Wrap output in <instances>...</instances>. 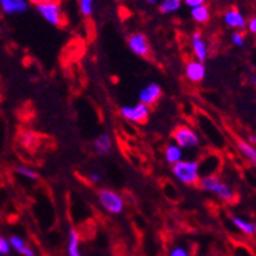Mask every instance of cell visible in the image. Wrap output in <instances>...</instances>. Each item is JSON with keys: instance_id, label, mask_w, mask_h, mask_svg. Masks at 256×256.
<instances>
[{"instance_id": "obj_1", "label": "cell", "mask_w": 256, "mask_h": 256, "mask_svg": "<svg viewBox=\"0 0 256 256\" xmlns=\"http://www.w3.org/2000/svg\"><path fill=\"white\" fill-rule=\"evenodd\" d=\"M172 176L184 186H198L200 180L199 162L195 160H182L172 165Z\"/></svg>"}, {"instance_id": "obj_2", "label": "cell", "mask_w": 256, "mask_h": 256, "mask_svg": "<svg viewBox=\"0 0 256 256\" xmlns=\"http://www.w3.org/2000/svg\"><path fill=\"white\" fill-rule=\"evenodd\" d=\"M198 187L202 188V191L214 194L217 198H220L224 202H230L236 199V192H234V190L229 184H226L224 180H221V178L218 176H216V174L214 176H200Z\"/></svg>"}, {"instance_id": "obj_3", "label": "cell", "mask_w": 256, "mask_h": 256, "mask_svg": "<svg viewBox=\"0 0 256 256\" xmlns=\"http://www.w3.org/2000/svg\"><path fill=\"white\" fill-rule=\"evenodd\" d=\"M98 204L110 214H120L124 210V199L120 194L110 188H100L97 191Z\"/></svg>"}, {"instance_id": "obj_4", "label": "cell", "mask_w": 256, "mask_h": 256, "mask_svg": "<svg viewBox=\"0 0 256 256\" xmlns=\"http://www.w3.org/2000/svg\"><path fill=\"white\" fill-rule=\"evenodd\" d=\"M36 8H37V12L40 14V17L52 26L63 28L67 24V17L64 14L59 0L58 2H51V3L40 4Z\"/></svg>"}, {"instance_id": "obj_5", "label": "cell", "mask_w": 256, "mask_h": 256, "mask_svg": "<svg viewBox=\"0 0 256 256\" xmlns=\"http://www.w3.org/2000/svg\"><path fill=\"white\" fill-rule=\"evenodd\" d=\"M172 140L182 149H195L200 145V138L188 126H178L172 134Z\"/></svg>"}, {"instance_id": "obj_6", "label": "cell", "mask_w": 256, "mask_h": 256, "mask_svg": "<svg viewBox=\"0 0 256 256\" xmlns=\"http://www.w3.org/2000/svg\"><path fill=\"white\" fill-rule=\"evenodd\" d=\"M122 118H124L126 120L131 122V123H136V124H142L146 123L150 114L149 106L144 104H126L122 106L119 110Z\"/></svg>"}, {"instance_id": "obj_7", "label": "cell", "mask_w": 256, "mask_h": 256, "mask_svg": "<svg viewBox=\"0 0 256 256\" xmlns=\"http://www.w3.org/2000/svg\"><path fill=\"white\" fill-rule=\"evenodd\" d=\"M127 44L130 50L140 58H148L150 55V46H149L148 38L142 33H132L127 38Z\"/></svg>"}, {"instance_id": "obj_8", "label": "cell", "mask_w": 256, "mask_h": 256, "mask_svg": "<svg viewBox=\"0 0 256 256\" xmlns=\"http://www.w3.org/2000/svg\"><path fill=\"white\" fill-rule=\"evenodd\" d=\"M161 96L162 89L160 84H157V82H149L138 93V102L150 108L152 104H154L156 102L158 101Z\"/></svg>"}, {"instance_id": "obj_9", "label": "cell", "mask_w": 256, "mask_h": 256, "mask_svg": "<svg viewBox=\"0 0 256 256\" xmlns=\"http://www.w3.org/2000/svg\"><path fill=\"white\" fill-rule=\"evenodd\" d=\"M224 22H225L226 26L236 29L238 32L243 30L247 26L246 18L242 14V12L236 8H230L229 10H226L224 14Z\"/></svg>"}, {"instance_id": "obj_10", "label": "cell", "mask_w": 256, "mask_h": 256, "mask_svg": "<svg viewBox=\"0 0 256 256\" xmlns=\"http://www.w3.org/2000/svg\"><path fill=\"white\" fill-rule=\"evenodd\" d=\"M186 78H188L191 82H200L204 80L206 74V68L202 62L191 60L186 64Z\"/></svg>"}, {"instance_id": "obj_11", "label": "cell", "mask_w": 256, "mask_h": 256, "mask_svg": "<svg viewBox=\"0 0 256 256\" xmlns=\"http://www.w3.org/2000/svg\"><path fill=\"white\" fill-rule=\"evenodd\" d=\"M191 44L192 51H194L196 60L204 63L206 60V58H208V46H206V42L204 40L202 34L200 32H195V33L192 34Z\"/></svg>"}, {"instance_id": "obj_12", "label": "cell", "mask_w": 256, "mask_h": 256, "mask_svg": "<svg viewBox=\"0 0 256 256\" xmlns=\"http://www.w3.org/2000/svg\"><path fill=\"white\" fill-rule=\"evenodd\" d=\"M0 8L6 14H25L29 8L28 0H0Z\"/></svg>"}, {"instance_id": "obj_13", "label": "cell", "mask_w": 256, "mask_h": 256, "mask_svg": "<svg viewBox=\"0 0 256 256\" xmlns=\"http://www.w3.org/2000/svg\"><path fill=\"white\" fill-rule=\"evenodd\" d=\"M93 149L98 156L104 157L108 156L112 150V140L108 134H101L94 138L93 142Z\"/></svg>"}, {"instance_id": "obj_14", "label": "cell", "mask_w": 256, "mask_h": 256, "mask_svg": "<svg viewBox=\"0 0 256 256\" xmlns=\"http://www.w3.org/2000/svg\"><path fill=\"white\" fill-rule=\"evenodd\" d=\"M68 256H82L80 251V234L76 229H70L67 240Z\"/></svg>"}, {"instance_id": "obj_15", "label": "cell", "mask_w": 256, "mask_h": 256, "mask_svg": "<svg viewBox=\"0 0 256 256\" xmlns=\"http://www.w3.org/2000/svg\"><path fill=\"white\" fill-rule=\"evenodd\" d=\"M10 247L18 252L20 255L22 256H36V252H34V250L30 248V247L28 246L26 242H25L21 236H10Z\"/></svg>"}, {"instance_id": "obj_16", "label": "cell", "mask_w": 256, "mask_h": 256, "mask_svg": "<svg viewBox=\"0 0 256 256\" xmlns=\"http://www.w3.org/2000/svg\"><path fill=\"white\" fill-rule=\"evenodd\" d=\"M164 154H165V160L168 165H174V164L183 160V149L179 148L176 142H170V144L166 145Z\"/></svg>"}, {"instance_id": "obj_17", "label": "cell", "mask_w": 256, "mask_h": 256, "mask_svg": "<svg viewBox=\"0 0 256 256\" xmlns=\"http://www.w3.org/2000/svg\"><path fill=\"white\" fill-rule=\"evenodd\" d=\"M236 146L240 154L244 157L248 162H251L252 165L256 166V146L251 145L250 142H244V140H236Z\"/></svg>"}, {"instance_id": "obj_18", "label": "cell", "mask_w": 256, "mask_h": 256, "mask_svg": "<svg viewBox=\"0 0 256 256\" xmlns=\"http://www.w3.org/2000/svg\"><path fill=\"white\" fill-rule=\"evenodd\" d=\"M232 225L236 226V229L242 232L243 234L246 236H254L256 234V224L251 222V221H247L244 218H240V217H232Z\"/></svg>"}, {"instance_id": "obj_19", "label": "cell", "mask_w": 256, "mask_h": 256, "mask_svg": "<svg viewBox=\"0 0 256 256\" xmlns=\"http://www.w3.org/2000/svg\"><path fill=\"white\" fill-rule=\"evenodd\" d=\"M191 18L198 24H206L210 18V10L206 4L199 6V7L191 8Z\"/></svg>"}, {"instance_id": "obj_20", "label": "cell", "mask_w": 256, "mask_h": 256, "mask_svg": "<svg viewBox=\"0 0 256 256\" xmlns=\"http://www.w3.org/2000/svg\"><path fill=\"white\" fill-rule=\"evenodd\" d=\"M182 0H161L158 10L162 14H172L180 8Z\"/></svg>"}, {"instance_id": "obj_21", "label": "cell", "mask_w": 256, "mask_h": 256, "mask_svg": "<svg viewBox=\"0 0 256 256\" xmlns=\"http://www.w3.org/2000/svg\"><path fill=\"white\" fill-rule=\"evenodd\" d=\"M14 172H16L17 176L29 179V180H36V179L38 178L37 172H34L33 168H28V166L25 165H17L16 168H14Z\"/></svg>"}, {"instance_id": "obj_22", "label": "cell", "mask_w": 256, "mask_h": 256, "mask_svg": "<svg viewBox=\"0 0 256 256\" xmlns=\"http://www.w3.org/2000/svg\"><path fill=\"white\" fill-rule=\"evenodd\" d=\"M93 3L94 0H78V8L82 16L89 17L93 14Z\"/></svg>"}, {"instance_id": "obj_23", "label": "cell", "mask_w": 256, "mask_h": 256, "mask_svg": "<svg viewBox=\"0 0 256 256\" xmlns=\"http://www.w3.org/2000/svg\"><path fill=\"white\" fill-rule=\"evenodd\" d=\"M168 256H191V254H190L187 247L178 244V246H172L168 250Z\"/></svg>"}, {"instance_id": "obj_24", "label": "cell", "mask_w": 256, "mask_h": 256, "mask_svg": "<svg viewBox=\"0 0 256 256\" xmlns=\"http://www.w3.org/2000/svg\"><path fill=\"white\" fill-rule=\"evenodd\" d=\"M244 42H246V38H244V34L242 32H234L232 36V44L236 48H242L244 46Z\"/></svg>"}, {"instance_id": "obj_25", "label": "cell", "mask_w": 256, "mask_h": 256, "mask_svg": "<svg viewBox=\"0 0 256 256\" xmlns=\"http://www.w3.org/2000/svg\"><path fill=\"white\" fill-rule=\"evenodd\" d=\"M10 240L6 238V236H0V256H7L10 255Z\"/></svg>"}, {"instance_id": "obj_26", "label": "cell", "mask_w": 256, "mask_h": 256, "mask_svg": "<svg viewBox=\"0 0 256 256\" xmlns=\"http://www.w3.org/2000/svg\"><path fill=\"white\" fill-rule=\"evenodd\" d=\"M182 4H184L186 7L188 8H195L206 4V0H182Z\"/></svg>"}, {"instance_id": "obj_27", "label": "cell", "mask_w": 256, "mask_h": 256, "mask_svg": "<svg viewBox=\"0 0 256 256\" xmlns=\"http://www.w3.org/2000/svg\"><path fill=\"white\" fill-rule=\"evenodd\" d=\"M21 142H24L25 145H29L34 142V135L32 132H24L21 136Z\"/></svg>"}, {"instance_id": "obj_28", "label": "cell", "mask_w": 256, "mask_h": 256, "mask_svg": "<svg viewBox=\"0 0 256 256\" xmlns=\"http://www.w3.org/2000/svg\"><path fill=\"white\" fill-rule=\"evenodd\" d=\"M89 180H90L92 183H100L102 180V176L101 174L98 172H89V176H88Z\"/></svg>"}, {"instance_id": "obj_29", "label": "cell", "mask_w": 256, "mask_h": 256, "mask_svg": "<svg viewBox=\"0 0 256 256\" xmlns=\"http://www.w3.org/2000/svg\"><path fill=\"white\" fill-rule=\"evenodd\" d=\"M246 28H248V30L256 36V16H254V17H251V18H250L248 22H247Z\"/></svg>"}, {"instance_id": "obj_30", "label": "cell", "mask_w": 256, "mask_h": 256, "mask_svg": "<svg viewBox=\"0 0 256 256\" xmlns=\"http://www.w3.org/2000/svg\"><path fill=\"white\" fill-rule=\"evenodd\" d=\"M51 2H58V0H28V3L34 4L36 7H37V6H40V4L51 3Z\"/></svg>"}, {"instance_id": "obj_31", "label": "cell", "mask_w": 256, "mask_h": 256, "mask_svg": "<svg viewBox=\"0 0 256 256\" xmlns=\"http://www.w3.org/2000/svg\"><path fill=\"white\" fill-rule=\"evenodd\" d=\"M250 142V144L255 146V145H256V135H250L248 136V142Z\"/></svg>"}, {"instance_id": "obj_32", "label": "cell", "mask_w": 256, "mask_h": 256, "mask_svg": "<svg viewBox=\"0 0 256 256\" xmlns=\"http://www.w3.org/2000/svg\"><path fill=\"white\" fill-rule=\"evenodd\" d=\"M145 3H148V4H157V3H158V0H145Z\"/></svg>"}]
</instances>
